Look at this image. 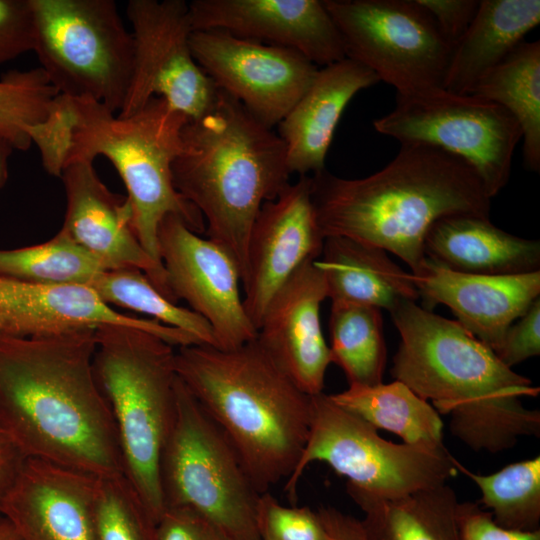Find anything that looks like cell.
Returning <instances> with one entry per match:
<instances>
[{"label":"cell","instance_id":"obj_1","mask_svg":"<svg viewBox=\"0 0 540 540\" xmlns=\"http://www.w3.org/2000/svg\"><path fill=\"white\" fill-rule=\"evenodd\" d=\"M95 332L0 336V419L26 457L97 478L125 477L94 373Z\"/></svg>","mask_w":540,"mask_h":540},{"label":"cell","instance_id":"obj_2","mask_svg":"<svg viewBox=\"0 0 540 540\" xmlns=\"http://www.w3.org/2000/svg\"><path fill=\"white\" fill-rule=\"evenodd\" d=\"M400 335L391 375L439 414L453 436L474 451L499 453L523 436L540 435V412L522 398L540 388L505 366L456 320L403 300L390 311Z\"/></svg>","mask_w":540,"mask_h":540},{"label":"cell","instance_id":"obj_3","mask_svg":"<svg viewBox=\"0 0 540 540\" xmlns=\"http://www.w3.org/2000/svg\"><path fill=\"white\" fill-rule=\"evenodd\" d=\"M312 202L324 238L340 236L375 246L405 262L424 259V241L441 218H489L491 198L462 158L426 144H401L383 169L364 178L313 174Z\"/></svg>","mask_w":540,"mask_h":540},{"label":"cell","instance_id":"obj_4","mask_svg":"<svg viewBox=\"0 0 540 540\" xmlns=\"http://www.w3.org/2000/svg\"><path fill=\"white\" fill-rule=\"evenodd\" d=\"M179 379L226 435L260 493L289 478L308 440L312 396L256 339L232 349L175 350Z\"/></svg>","mask_w":540,"mask_h":540},{"label":"cell","instance_id":"obj_5","mask_svg":"<svg viewBox=\"0 0 540 540\" xmlns=\"http://www.w3.org/2000/svg\"><path fill=\"white\" fill-rule=\"evenodd\" d=\"M290 175L279 135L221 90L212 108L182 130V150L172 164L174 188L202 215L207 238L236 261L241 283L255 218Z\"/></svg>","mask_w":540,"mask_h":540},{"label":"cell","instance_id":"obj_6","mask_svg":"<svg viewBox=\"0 0 540 540\" xmlns=\"http://www.w3.org/2000/svg\"><path fill=\"white\" fill-rule=\"evenodd\" d=\"M71 100L75 125L65 163L103 156L113 164L127 190L133 231L162 265L158 229L167 215L179 216L198 234L205 231L202 215L175 190L172 179V164L182 150V130L189 119L160 97L126 117L89 98Z\"/></svg>","mask_w":540,"mask_h":540},{"label":"cell","instance_id":"obj_7","mask_svg":"<svg viewBox=\"0 0 540 540\" xmlns=\"http://www.w3.org/2000/svg\"><path fill=\"white\" fill-rule=\"evenodd\" d=\"M94 373L113 416L125 477L157 522L164 511L161 454L176 409L175 349L144 330L96 328Z\"/></svg>","mask_w":540,"mask_h":540},{"label":"cell","instance_id":"obj_8","mask_svg":"<svg viewBox=\"0 0 540 540\" xmlns=\"http://www.w3.org/2000/svg\"><path fill=\"white\" fill-rule=\"evenodd\" d=\"M159 479L164 510L187 508L233 540H259L256 509L261 493L226 435L179 377Z\"/></svg>","mask_w":540,"mask_h":540},{"label":"cell","instance_id":"obj_9","mask_svg":"<svg viewBox=\"0 0 540 540\" xmlns=\"http://www.w3.org/2000/svg\"><path fill=\"white\" fill-rule=\"evenodd\" d=\"M318 461L347 479V493L392 499L446 484L455 477L457 459L440 446L398 444L335 404L324 393L312 396L310 432L285 492L296 502L297 486L309 464Z\"/></svg>","mask_w":540,"mask_h":540},{"label":"cell","instance_id":"obj_10","mask_svg":"<svg viewBox=\"0 0 540 540\" xmlns=\"http://www.w3.org/2000/svg\"><path fill=\"white\" fill-rule=\"evenodd\" d=\"M40 68L60 95L118 113L134 65V41L113 0H29Z\"/></svg>","mask_w":540,"mask_h":540},{"label":"cell","instance_id":"obj_11","mask_svg":"<svg viewBox=\"0 0 540 540\" xmlns=\"http://www.w3.org/2000/svg\"><path fill=\"white\" fill-rule=\"evenodd\" d=\"M346 57L393 86L397 96L443 88L452 46L416 0H324Z\"/></svg>","mask_w":540,"mask_h":540},{"label":"cell","instance_id":"obj_12","mask_svg":"<svg viewBox=\"0 0 540 540\" xmlns=\"http://www.w3.org/2000/svg\"><path fill=\"white\" fill-rule=\"evenodd\" d=\"M401 144H426L466 161L490 198L507 184L514 150L522 138L517 120L502 106L473 94L439 88L397 96L396 106L373 122Z\"/></svg>","mask_w":540,"mask_h":540},{"label":"cell","instance_id":"obj_13","mask_svg":"<svg viewBox=\"0 0 540 540\" xmlns=\"http://www.w3.org/2000/svg\"><path fill=\"white\" fill-rule=\"evenodd\" d=\"M134 65L130 87L117 115L129 116L151 98L195 120L213 106L218 89L197 64L191 49L193 27L184 0H130Z\"/></svg>","mask_w":540,"mask_h":540},{"label":"cell","instance_id":"obj_14","mask_svg":"<svg viewBox=\"0 0 540 540\" xmlns=\"http://www.w3.org/2000/svg\"><path fill=\"white\" fill-rule=\"evenodd\" d=\"M190 44L197 64L217 89L272 129L307 90L319 68L295 50L223 30L193 31Z\"/></svg>","mask_w":540,"mask_h":540},{"label":"cell","instance_id":"obj_15","mask_svg":"<svg viewBox=\"0 0 540 540\" xmlns=\"http://www.w3.org/2000/svg\"><path fill=\"white\" fill-rule=\"evenodd\" d=\"M158 247L173 301L185 300L209 323L216 348L232 349L256 339L240 293L239 267L223 247L173 214L159 225Z\"/></svg>","mask_w":540,"mask_h":540},{"label":"cell","instance_id":"obj_16","mask_svg":"<svg viewBox=\"0 0 540 540\" xmlns=\"http://www.w3.org/2000/svg\"><path fill=\"white\" fill-rule=\"evenodd\" d=\"M311 195V177L299 176L263 203L252 225L241 284L246 313L257 330L276 292L301 266L322 254L325 238Z\"/></svg>","mask_w":540,"mask_h":540},{"label":"cell","instance_id":"obj_17","mask_svg":"<svg viewBox=\"0 0 540 540\" xmlns=\"http://www.w3.org/2000/svg\"><path fill=\"white\" fill-rule=\"evenodd\" d=\"M194 31L235 36L295 50L317 67L346 58L342 36L320 0H194Z\"/></svg>","mask_w":540,"mask_h":540},{"label":"cell","instance_id":"obj_18","mask_svg":"<svg viewBox=\"0 0 540 540\" xmlns=\"http://www.w3.org/2000/svg\"><path fill=\"white\" fill-rule=\"evenodd\" d=\"M60 178L66 194V212L59 231L94 257L105 270L137 268L143 271L154 286L175 303L164 267L149 256L133 231L127 197L111 192L99 179L90 160L68 161Z\"/></svg>","mask_w":540,"mask_h":540},{"label":"cell","instance_id":"obj_19","mask_svg":"<svg viewBox=\"0 0 540 540\" xmlns=\"http://www.w3.org/2000/svg\"><path fill=\"white\" fill-rule=\"evenodd\" d=\"M316 261L301 266L276 292L256 337L275 364L310 396L323 393L332 363L320 320L327 289Z\"/></svg>","mask_w":540,"mask_h":540},{"label":"cell","instance_id":"obj_20","mask_svg":"<svg viewBox=\"0 0 540 540\" xmlns=\"http://www.w3.org/2000/svg\"><path fill=\"white\" fill-rule=\"evenodd\" d=\"M0 314L6 336L12 337L118 325L147 331L174 347L197 344L182 330L117 311L87 284H41L0 278Z\"/></svg>","mask_w":540,"mask_h":540},{"label":"cell","instance_id":"obj_21","mask_svg":"<svg viewBox=\"0 0 540 540\" xmlns=\"http://www.w3.org/2000/svg\"><path fill=\"white\" fill-rule=\"evenodd\" d=\"M97 477L26 457L1 505L22 540H97Z\"/></svg>","mask_w":540,"mask_h":540},{"label":"cell","instance_id":"obj_22","mask_svg":"<svg viewBox=\"0 0 540 540\" xmlns=\"http://www.w3.org/2000/svg\"><path fill=\"white\" fill-rule=\"evenodd\" d=\"M411 274L428 307H449L456 321L494 353L508 328L540 297V271L468 274L449 270L426 257Z\"/></svg>","mask_w":540,"mask_h":540},{"label":"cell","instance_id":"obj_23","mask_svg":"<svg viewBox=\"0 0 540 540\" xmlns=\"http://www.w3.org/2000/svg\"><path fill=\"white\" fill-rule=\"evenodd\" d=\"M378 82L371 70L347 57L318 68L310 86L277 125L291 174L302 176L325 169L346 106L358 92Z\"/></svg>","mask_w":540,"mask_h":540},{"label":"cell","instance_id":"obj_24","mask_svg":"<svg viewBox=\"0 0 540 540\" xmlns=\"http://www.w3.org/2000/svg\"><path fill=\"white\" fill-rule=\"evenodd\" d=\"M425 256L449 270L478 275L540 271V242L510 234L489 218L453 215L436 221L424 241Z\"/></svg>","mask_w":540,"mask_h":540},{"label":"cell","instance_id":"obj_25","mask_svg":"<svg viewBox=\"0 0 540 540\" xmlns=\"http://www.w3.org/2000/svg\"><path fill=\"white\" fill-rule=\"evenodd\" d=\"M539 23V0H481L471 24L452 48L443 88L470 94Z\"/></svg>","mask_w":540,"mask_h":540},{"label":"cell","instance_id":"obj_26","mask_svg":"<svg viewBox=\"0 0 540 540\" xmlns=\"http://www.w3.org/2000/svg\"><path fill=\"white\" fill-rule=\"evenodd\" d=\"M321 259L327 298L332 302L368 305L388 312L400 301L420 296L412 274L378 247L340 236L326 237Z\"/></svg>","mask_w":540,"mask_h":540},{"label":"cell","instance_id":"obj_27","mask_svg":"<svg viewBox=\"0 0 540 540\" xmlns=\"http://www.w3.org/2000/svg\"><path fill=\"white\" fill-rule=\"evenodd\" d=\"M348 495L364 514L366 540H461L459 501L447 483L392 499Z\"/></svg>","mask_w":540,"mask_h":540},{"label":"cell","instance_id":"obj_28","mask_svg":"<svg viewBox=\"0 0 540 540\" xmlns=\"http://www.w3.org/2000/svg\"><path fill=\"white\" fill-rule=\"evenodd\" d=\"M330 399L376 429L399 436L410 445H443V421L438 411L404 383L349 385Z\"/></svg>","mask_w":540,"mask_h":540},{"label":"cell","instance_id":"obj_29","mask_svg":"<svg viewBox=\"0 0 540 540\" xmlns=\"http://www.w3.org/2000/svg\"><path fill=\"white\" fill-rule=\"evenodd\" d=\"M504 107L519 123L526 166L540 170V42L523 41L471 93Z\"/></svg>","mask_w":540,"mask_h":540},{"label":"cell","instance_id":"obj_30","mask_svg":"<svg viewBox=\"0 0 540 540\" xmlns=\"http://www.w3.org/2000/svg\"><path fill=\"white\" fill-rule=\"evenodd\" d=\"M329 332L331 362L343 370L349 385L382 383L387 349L381 309L332 302Z\"/></svg>","mask_w":540,"mask_h":540},{"label":"cell","instance_id":"obj_31","mask_svg":"<svg viewBox=\"0 0 540 540\" xmlns=\"http://www.w3.org/2000/svg\"><path fill=\"white\" fill-rule=\"evenodd\" d=\"M87 285L110 306L141 313L149 319L186 332L198 344L217 347L214 332L205 319L168 300L137 268L102 271Z\"/></svg>","mask_w":540,"mask_h":540},{"label":"cell","instance_id":"obj_32","mask_svg":"<svg viewBox=\"0 0 540 540\" xmlns=\"http://www.w3.org/2000/svg\"><path fill=\"white\" fill-rule=\"evenodd\" d=\"M459 473L481 492V504L499 526L515 530L540 529V456L511 463L499 471L477 474L457 460Z\"/></svg>","mask_w":540,"mask_h":540},{"label":"cell","instance_id":"obj_33","mask_svg":"<svg viewBox=\"0 0 540 540\" xmlns=\"http://www.w3.org/2000/svg\"><path fill=\"white\" fill-rule=\"evenodd\" d=\"M105 268L61 231L23 248L0 249V278L28 283L88 284Z\"/></svg>","mask_w":540,"mask_h":540},{"label":"cell","instance_id":"obj_34","mask_svg":"<svg viewBox=\"0 0 540 540\" xmlns=\"http://www.w3.org/2000/svg\"><path fill=\"white\" fill-rule=\"evenodd\" d=\"M58 95L40 67L5 73L0 79V133L16 150H28L27 128L45 120Z\"/></svg>","mask_w":540,"mask_h":540},{"label":"cell","instance_id":"obj_35","mask_svg":"<svg viewBox=\"0 0 540 540\" xmlns=\"http://www.w3.org/2000/svg\"><path fill=\"white\" fill-rule=\"evenodd\" d=\"M97 540H157V522L126 477L96 479Z\"/></svg>","mask_w":540,"mask_h":540},{"label":"cell","instance_id":"obj_36","mask_svg":"<svg viewBox=\"0 0 540 540\" xmlns=\"http://www.w3.org/2000/svg\"><path fill=\"white\" fill-rule=\"evenodd\" d=\"M256 527L259 540H332L317 511L284 506L268 491L260 494Z\"/></svg>","mask_w":540,"mask_h":540},{"label":"cell","instance_id":"obj_37","mask_svg":"<svg viewBox=\"0 0 540 540\" xmlns=\"http://www.w3.org/2000/svg\"><path fill=\"white\" fill-rule=\"evenodd\" d=\"M75 112L68 96L58 95L45 120L27 128V133L41 154L46 172L60 177L71 146Z\"/></svg>","mask_w":540,"mask_h":540},{"label":"cell","instance_id":"obj_38","mask_svg":"<svg viewBox=\"0 0 540 540\" xmlns=\"http://www.w3.org/2000/svg\"><path fill=\"white\" fill-rule=\"evenodd\" d=\"M34 24L29 0H0V65L33 51Z\"/></svg>","mask_w":540,"mask_h":540},{"label":"cell","instance_id":"obj_39","mask_svg":"<svg viewBox=\"0 0 540 540\" xmlns=\"http://www.w3.org/2000/svg\"><path fill=\"white\" fill-rule=\"evenodd\" d=\"M508 368L540 354V297L506 331L495 353Z\"/></svg>","mask_w":540,"mask_h":540},{"label":"cell","instance_id":"obj_40","mask_svg":"<svg viewBox=\"0 0 540 540\" xmlns=\"http://www.w3.org/2000/svg\"><path fill=\"white\" fill-rule=\"evenodd\" d=\"M156 532L157 540H233L202 515L180 507L165 508Z\"/></svg>","mask_w":540,"mask_h":540},{"label":"cell","instance_id":"obj_41","mask_svg":"<svg viewBox=\"0 0 540 540\" xmlns=\"http://www.w3.org/2000/svg\"><path fill=\"white\" fill-rule=\"evenodd\" d=\"M457 520L461 540H540V529L515 530L499 526L491 513L475 502H459Z\"/></svg>","mask_w":540,"mask_h":540},{"label":"cell","instance_id":"obj_42","mask_svg":"<svg viewBox=\"0 0 540 540\" xmlns=\"http://www.w3.org/2000/svg\"><path fill=\"white\" fill-rule=\"evenodd\" d=\"M433 17L440 32L453 46L471 24L480 1L477 0H416Z\"/></svg>","mask_w":540,"mask_h":540},{"label":"cell","instance_id":"obj_43","mask_svg":"<svg viewBox=\"0 0 540 540\" xmlns=\"http://www.w3.org/2000/svg\"><path fill=\"white\" fill-rule=\"evenodd\" d=\"M25 459L26 455L0 419V518L3 499Z\"/></svg>","mask_w":540,"mask_h":540},{"label":"cell","instance_id":"obj_44","mask_svg":"<svg viewBox=\"0 0 540 540\" xmlns=\"http://www.w3.org/2000/svg\"><path fill=\"white\" fill-rule=\"evenodd\" d=\"M317 512L332 540H366L360 519L333 507H323Z\"/></svg>","mask_w":540,"mask_h":540},{"label":"cell","instance_id":"obj_45","mask_svg":"<svg viewBox=\"0 0 540 540\" xmlns=\"http://www.w3.org/2000/svg\"><path fill=\"white\" fill-rule=\"evenodd\" d=\"M14 150L11 142L0 133V189L8 179V161Z\"/></svg>","mask_w":540,"mask_h":540},{"label":"cell","instance_id":"obj_46","mask_svg":"<svg viewBox=\"0 0 540 540\" xmlns=\"http://www.w3.org/2000/svg\"><path fill=\"white\" fill-rule=\"evenodd\" d=\"M0 540H22L14 525L4 516L0 518Z\"/></svg>","mask_w":540,"mask_h":540},{"label":"cell","instance_id":"obj_47","mask_svg":"<svg viewBox=\"0 0 540 540\" xmlns=\"http://www.w3.org/2000/svg\"><path fill=\"white\" fill-rule=\"evenodd\" d=\"M0 336H6V326L2 315L0 314Z\"/></svg>","mask_w":540,"mask_h":540}]
</instances>
